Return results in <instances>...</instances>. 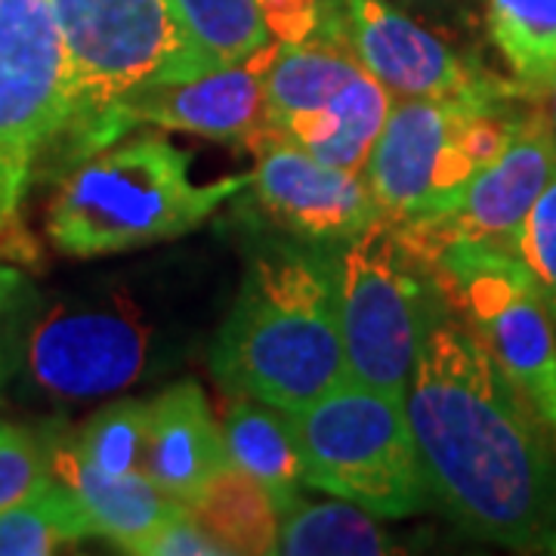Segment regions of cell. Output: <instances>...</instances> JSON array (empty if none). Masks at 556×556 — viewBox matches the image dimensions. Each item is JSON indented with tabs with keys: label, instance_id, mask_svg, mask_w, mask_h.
I'll return each instance as SVG.
<instances>
[{
	"label": "cell",
	"instance_id": "obj_1",
	"mask_svg": "<svg viewBox=\"0 0 556 556\" xmlns=\"http://www.w3.org/2000/svg\"><path fill=\"white\" fill-rule=\"evenodd\" d=\"M405 412L430 495L467 535L556 556V442L452 309L424 328Z\"/></svg>",
	"mask_w": 556,
	"mask_h": 556
},
{
	"label": "cell",
	"instance_id": "obj_2",
	"mask_svg": "<svg viewBox=\"0 0 556 556\" xmlns=\"http://www.w3.org/2000/svg\"><path fill=\"white\" fill-rule=\"evenodd\" d=\"M214 378L285 412L346 378L338 281L318 254L276 248L251 260L211 353Z\"/></svg>",
	"mask_w": 556,
	"mask_h": 556
},
{
	"label": "cell",
	"instance_id": "obj_3",
	"mask_svg": "<svg viewBox=\"0 0 556 556\" xmlns=\"http://www.w3.org/2000/svg\"><path fill=\"white\" fill-rule=\"evenodd\" d=\"M244 186L251 174L195 182L192 155L159 134L115 139L65 170L43 229L65 257H112L199 229Z\"/></svg>",
	"mask_w": 556,
	"mask_h": 556
},
{
	"label": "cell",
	"instance_id": "obj_4",
	"mask_svg": "<svg viewBox=\"0 0 556 556\" xmlns=\"http://www.w3.org/2000/svg\"><path fill=\"white\" fill-rule=\"evenodd\" d=\"M60 25L72 115L53 155L75 164L109 146V115L134 93L211 72L167 0H50Z\"/></svg>",
	"mask_w": 556,
	"mask_h": 556
},
{
	"label": "cell",
	"instance_id": "obj_5",
	"mask_svg": "<svg viewBox=\"0 0 556 556\" xmlns=\"http://www.w3.org/2000/svg\"><path fill=\"white\" fill-rule=\"evenodd\" d=\"M526 100H393L362 170L380 217L415 226L448 214L504 152Z\"/></svg>",
	"mask_w": 556,
	"mask_h": 556
},
{
	"label": "cell",
	"instance_id": "obj_6",
	"mask_svg": "<svg viewBox=\"0 0 556 556\" xmlns=\"http://www.w3.org/2000/svg\"><path fill=\"white\" fill-rule=\"evenodd\" d=\"M291 417L306 485L387 519L415 517L433 504L405 399L343 378Z\"/></svg>",
	"mask_w": 556,
	"mask_h": 556
},
{
	"label": "cell",
	"instance_id": "obj_7",
	"mask_svg": "<svg viewBox=\"0 0 556 556\" xmlns=\"http://www.w3.org/2000/svg\"><path fill=\"white\" fill-rule=\"evenodd\" d=\"M334 281L346 378L405 399L433 316L430 263L396 223L378 217L346 241Z\"/></svg>",
	"mask_w": 556,
	"mask_h": 556
},
{
	"label": "cell",
	"instance_id": "obj_8",
	"mask_svg": "<svg viewBox=\"0 0 556 556\" xmlns=\"http://www.w3.org/2000/svg\"><path fill=\"white\" fill-rule=\"evenodd\" d=\"M439 300L485 346L556 442V321L510 251L448 244L430 260Z\"/></svg>",
	"mask_w": 556,
	"mask_h": 556
},
{
	"label": "cell",
	"instance_id": "obj_9",
	"mask_svg": "<svg viewBox=\"0 0 556 556\" xmlns=\"http://www.w3.org/2000/svg\"><path fill=\"white\" fill-rule=\"evenodd\" d=\"M68 115V56L50 0H0V244Z\"/></svg>",
	"mask_w": 556,
	"mask_h": 556
},
{
	"label": "cell",
	"instance_id": "obj_10",
	"mask_svg": "<svg viewBox=\"0 0 556 556\" xmlns=\"http://www.w3.org/2000/svg\"><path fill=\"white\" fill-rule=\"evenodd\" d=\"M149 325L124 294L47 306L25 340V368L47 396H115L142 375Z\"/></svg>",
	"mask_w": 556,
	"mask_h": 556
},
{
	"label": "cell",
	"instance_id": "obj_11",
	"mask_svg": "<svg viewBox=\"0 0 556 556\" xmlns=\"http://www.w3.org/2000/svg\"><path fill=\"white\" fill-rule=\"evenodd\" d=\"M554 170L556 142L535 100L532 109H522L504 152L470 179L448 214L399 229L427 263L448 244H477L514 254L519 226Z\"/></svg>",
	"mask_w": 556,
	"mask_h": 556
},
{
	"label": "cell",
	"instance_id": "obj_12",
	"mask_svg": "<svg viewBox=\"0 0 556 556\" xmlns=\"http://www.w3.org/2000/svg\"><path fill=\"white\" fill-rule=\"evenodd\" d=\"M343 25L362 68L393 100H501L522 93L514 80L485 75L393 0H343Z\"/></svg>",
	"mask_w": 556,
	"mask_h": 556
},
{
	"label": "cell",
	"instance_id": "obj_13",
	"mask_svg": "<svg viewBox=\"0 0 556 556\" xmlns=\"http://www.w3.org/2000/svg\"><path fill=\"white\" fill-rule=\"evenodd\" d=\"M257 155L254 201L278 229L309 244L350 241L380 217L362 174L313 159L300 142L260 124L244 139Z\"/></svg>",
	"mask_w": 556,
	"mask_h": 556
},
{
	"label": "cell",
	"instance_id": "obj_14",
	"mask_svg": "<svg viewBox=\"0 0 556 556\" xmlns=\"http://www.w3.org/2000/svg\"><path fill=\"white\" fill-rule=\"evenodd\" d=\"M276 47L273 40L251 60L139 90L109 115V137L115 142L134 124H152L214 142H244L263 124V84Z\"/></svg>",
	"mask_w": 556,
	"mask_h": 556
},
{
	"label": "cell",
	"instance_id": "obj_15",
	"mask_svg": "<svg viewBox=\"0 0 556 556\" xmlns=\"http://www.w3.org/2000/svg\"><path fill=\"white\" fill-rule=\"evenodd\" d=\"M229 467L223 427L199 380H179L149 402L142 473L167 497L192 507L211 479Z\"/></svg>",
	"mask_w": 556,
	"mask_h": 556
},
{
	"label": "cell",
	"instance_id": "obj_16",
	"mask_svg": "<svg viewBox=\"0 0 556 556\" xmlns=\"http://www.w3.org/2000/svg\"><path fill=\"white\" fill-rule=\"evenodd\" d=\"M50 473L75 495L93 538L118 544L124 554H142L161 526L177 514L179 504L167 497L146 473L109 477L97 470L72 445V437H53L47 442Z\"/></svg>",
	"mask_w": 556,
	"mask_h": 556
},
{
	"label": "cell",
	"instance_id": "obj_17",
	"mask_svg": "<svg viewBox=\"0 0 556 556\" xmlns=\"http://www.w3.org/2000/svg\"><path fill=\"white\" fill-rule=\"evenodd\" d=\"M358 72L362 62L340 20L318 22L316 31L298 43L278 40L263 84V124L281 134L294 118L325 105Z\"/></svg>",
	"mask_w": 556,
	"mask_h": 556
},
{
	"label": "cell",
	"instance_id": "obj_18",
	"mask_svg": "<svg viewBox=\"0 0 556 556\" xmlns=\"http://www.w3.org/2000/svg\"><path fill=\"white\" fill-rule=\"evenodd\" d=\"M223 442L229 464L257 479L281 514L306 485L294 417L269 402L232 393L223 412Z\"/></svg>",
	"mask_w": 556,
	"mask_h": 556
},
{
	"label": "cell",
	"instance_id": "obj_19",
	"mask_svg": "<svg viewBox=\"0 0 556 556\" xmlns=\"http://www.w3.org/2000/svg\"><path fill=\"white\" fill-rule=\"evenodd\" d=\"M390 105L393 93L362 68L325 105L294 118L281 134L300 142L313 159L362 174L380 127L390 115Z\"/></svg>",
	"mask_w": 556,
	"mask_h": 556
},
{
	"label": "cell",
	"instance_id": "obj_20",
	"mask_svg": "<svg viewBox=\"0 0 556 556\" xmlns=\"http://www.w3.org/2000/svg\"><path fill=\"white\" fill-rule=\"evenodd\" d=\"M276 554L285 556H380L393 554L390 535L375 514L353 501L309 504L298 497L278 514Z\"/></svg>",
	"mask_w": 556,
	"mask_h": 556
},
{
	"label": "cell",
	"instance_id": "obj_21",
	"mask_svg": "<svg viewBox=\"0 0 556 556\" xmlns=\"http://www.w3.org/2000/svg\"><path fill=\"white\" fill-rule=\"evenodd\" d=\"M485 31L514 84L541 100L556 78V0H485Z\"/></svg>",
	"mask_w": 556,
	"mask_h": 556
},
{
	"label": "cell",
	"instance_id": "obj_22",
	"mask_svg": "<svg viewBox=\"0 0 556 556\" xmlns=\"http://www.w3.org/2000/svg\"><path fill=\"white\" fill-rule=\"evenodd\" d=\"M189 510L229 554H276V504L257 479H251L239 467L229 464L211 479V485Z\"/></svg>",
	"mask_w": 556,
	"mask_h": 556
},
{
	"label": "cell",
	"instance_id": "obj_23",
	"mask_svg": "<svg viewBox=\"0 0 556 556\" xmlns=\"http://www.w3.org/2000/svg\"><path fill=\"white\" fill-rule=\"evenodd\" d=\"M189 47L207 68L251 60L273 43L257 0H167Z\"/></svg>",
	"mask_w": 556,
	"mask_h": 556
},
{
	"label": "cell",
	"instance_id": "obj_24",
	"mask_svg": "<svg viewBox=\"0 0 556 556\" xmlns=\"http://www.w3.org/2000/svg\"><path fill=\"white\" fill-rule=\"evenodd\" d=\"M84 538H93V529L60 479L16 507L0 510V556L60 554Z\"/></svg>",
	"mask_w": 556,
	"mask_h": 556
},
{
	"label": "cell",
	"instance_id": "obj_25",
	"mask_svg": "<svg viewBox=\"0 0 556 556\" xmlns=\"http://www.w3.org/2000/svg\"><path fill=\"white\" fill-rule=\"evenodd\" d=\"M146 437H149V402L118 399L90 417L80 427V433L72 437V445L102 473L130 477V473H142Z\"/></svg>",
	"mask_w": 556,
	"mask_h": 556
},
{
	"label": "cell",
	"instance_id": "obj_26",
	"mask_svg": "<svg viewBox=\"0 0 556 556\" xmlns=\"http://www.w3.org/2000/svg\"><path fill=\"white\" fill-rule=\"evenodd\" d=\"M514 257L526 266L556 321V170L519 226Z\"/></svg>",
	"mask_w": 556,
	"mask_h": 556
},
{
	"label": "cell",
	"instance_id": "obj_27",
	"mask_svg": "<svg viewBox=\"0 0 556 556\" xmlns=\"http://www.w3.org/2000/svg\"><path fill=\"white\" fill-rule=\"evenodd\" d=\"M53 482L47 445L31 430L0 427V510L35 497Z\"/></svg>",
	"mask_w": 556,
	"mask_h": 556
},
{
	"label": "cell",
	"instance_id": "obj_28",
	"mask_svg": "<svg viewBox=\"0 0 556 556\" xmlns=\"http://www.w3.org/2000/svg\"><path fill=\"white\" fill-rule=\"evenodd\" d=\"M223 556L229 554L217 538L201 526L189 507H179L174 517L161 526L155 538L142 547V556Z\"/></svg>",
	"mask_w": 556,
	"mask_h": 556
},
{
	"label": "cell",
	"instance_id": "obj_29",
	"mask_svg": "<svg viewBox=\"0 0 556 556\" xmlns=\"http://www.w3.org/2000/svg\"><path fill=\"white\" fill-rule=\"evenodd\" d=\"M257 3L276 40L298 43L316 31L321 0H257Z\"/></svg>",
	"mask_w": 556,
	"mask_h": 556
},
{
	"label": "cell",
	"instance_id": "obj_30",
	"mask_svg": "<svg viewBox=\"0 0 556 556\" xmlns=\"http://www.w3.org/2000/svg\"><path fill=\"white\" fill-rule=\"evenodd\" d=\"M405 7H412L417 13H427V16H442V13H452L457 10L464 0H399Z\"/></svg>",
	"mask_w": 556,
	"mask_h": 556
},
{
	"label": "cell",
	"instance_id": "obj_31",
	"mask_svg": "<svg viewBox=\"0 0 556 556\" xmlns=\"http://www.w3.org/2000/svg\"><path fill=\"white\" fill-rule=\"evenodd\" d=\"M538 109H541V115H544V121H547V130H551V137H554L556 142V78L554 84L544 90V97L538 100Z\"/></svg>",
	"mask_w": 556,
	"mask_h": 556
},
{
	"label": "cell",
	"instance_id": "obj_32",
	"mask_svg": "<svg viewBox=\"0 0 556 556\" xmlns=\"http://www.w3.org/2000/svg\"><path fill=\"white\" fill-rule=\"evenodd\" d=\"M16 276L10 269H0V316H3V303L13 294ZM0 383H3V340H0Z\"/></svg>",
	"mask_w": 556,
	"mask_h": 556
}]
</instances>
